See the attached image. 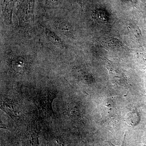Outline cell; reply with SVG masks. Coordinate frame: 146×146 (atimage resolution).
Instances as JSON below:
<instances>
[{
    "instance_id": "obj_1",
    "label": "cell",
    "mask_w": 146,
    "mask_h": 146,
    "mask_svg": "<svg viewBox=\"0 0 146 146\" xmlns=\"http://www.w3.org/2000/svg\"><path fill=\"white\" fill-rule=\"evenodd\" d=\"M35 0H18L16 15L19 27L25 33L31 35L34 26V11Z\"/></svg>"
},
{
    "instance_id": "obj_2",
    "label": "cell",
    "mask_w": 146,
    "mask_h": 146,
    "mask_svg": "<svg viewBox=\"0 0 146 146\" xmlns=\"http://www.w3.org/2000/svg\"><path fill=\"white\" fill-rule=\"evenodd\" d=\"M1 10L4 21L7 25H11L14 0H1Z\"/></svg>"
},
{
    "instance_id": "obj_3",
    "label": "cell",
    "mask_w": 146,
    "mask_h": 146,
    "mask_svg": "<svg viewBox=\"0 0 146 146\" xmlns=\"http://www.w3.org/2000/svg\"><path fill=\"white\" fill-rule=\"evenodd\" d=\"M43 30L47 39L53 44L62 49L66 48V45L62 39L53 31L46 27H44Z\"/></svg>"
},
{
    "instance_id": "obj_4",
    "label": "cell",
    "mask_w": 146,
    "mask_h": 146,
    "mask_svg": "<svg viewBox=\"0 0 146 146\" xmlns=\"http://www.w3.org/2000/svg\"><path fill=\"white\" fill-rule=\"evenodd\" d=\"M11 66L13 70L21 73L26 68L27 62L25 57L20 55L15 56L11 61Z\"/></svg>"
},
{
    "instance_id": "obj_5",
    "label": "cell",
    "mask_w": 146,
    "mask_h": 146,
    "mask_svg": "<svg viewBox=\"0 0 146 146\" xmlns=\"http://www.w3.org/2000/svg\"><path fill=\"white\" fill-rule=\"evenodd\" d=\"M54 27L62 35L67 37L72 36V29L68 22L64 21H56L54 23Z\"/></svg>"
},
{
    "instance_id": "obj_6",
    "label": "cell",
    "mask_w": 146,
    "mask_h": 146,
    "mask_svg": "<svg viewBox=\"0 0 146 146\" xmlns=\"http://www.w3.org/2000/svg\"><path fill=\"white\" fill-rule=\"evenodd\" d=\"M126 133H125V134L123 140V141L122 144L121 145V146H124V143H125V138H126ZM108 146H116L114 145V144L112 143L110 141H108Z\"/></svg>"
},
{
    "instance_id": "obj_7",
    "label": "cell",
    "mask_w": 146,
    "mask_h": 146,
    "mask_svg": "<svg viewBox=\"0 0 146 146\" xmlns=\"http://www.w3.org/2000/svg\"><path fill=\"white\" fill-rule=\"evenodd\" d=\"M52 146H64V145L60 141L56 140L54 142Z\"/></svg>"
},
{
    "instance_id": "obj_8",
    "label": "cell",
    "mask_w": 146,
    "mask_h": 146,
    "mask_svg": "<svg viewBox=\"0 0 146 146\" xmlns=\"http://www.w3.org/2000/svg\"><path fill=\"white\" fill-rule=\"evenodd\" d=\"M46 1L50 2H57L59 0H46Z\"/></svg>"
},
{
    "instance_id": "obj_9",
    "label": "cell",
    "mask_w": 146,
    "mask_h": 146,
    "mask_svg": "<svg viewBox=\"0 0 146 146\" xmlns=\"http://www.w3.org/2000/svg\"><path fill=\"white\" fill-rule=\"evenodd\" d=\"M144 146H146V138L145 140V142H144Z\"/></svg>"
}]
</instances>
